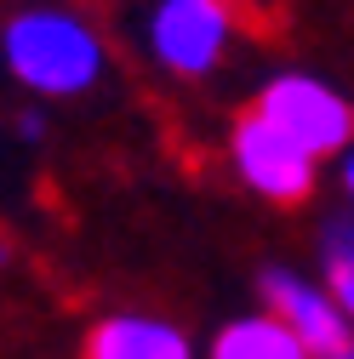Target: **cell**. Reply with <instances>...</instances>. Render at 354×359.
Listing matches in <instances>:
<instances>
[{"label": "cell", "mask_w": 354, "mask_h": 359, "mask_svg": "<svg viewBox=\"0 0 354 359\" xmlns=\"http://www.w3.org/2000/svg\"><path fill=\"white\" fill-rule=\"evenodd\" d=\"M0 63L34 97H80L103 80V40L69 6H23L0 29Z\"/></svg>", "instance_id": "cell-1"}, {"label": "cell", "mask_w": 354, "mask_h": 359, "mask_svg": "<svg viewBox=\"0 0 354 359\" xmlns=\"http://www.w3.org/2000/svg\"><path fill=\"white\" fill-rule=\"evenodd\" d=\"M235 29H240L235 0H155L143 18V46L166 74L206 80L229 57Z\"/></svg>", "instance_id": "cell-2"}, {"label": "cell", "mask_w": 354, "mask_h": 359, "mask_svg": "<svg viewBox=\"0 0 354 359\" xmlns=\"http://www.w3.org/2000/svg\"><path fill=\"white\" fill-rule=\"evenodd\" d=\"M229 165L235 177L269 205H303L308 194H315L320 183V160L308 154L297 137H286V131L275 120H263L257 109H246L229 131Z\"/></svg>", "instance_id": "cell-3"}, {"label": "cell", "mask_w": 354, "mask_h": 359, "mask_svg": "<svg viewBox=\"0 0 354 359\" xmlns=\"http://www.w3.org/2000/svg\"><path fill=\"white\" fill-rule=\"evenodd\" d=\"M251 109L263 120H275L286 137H297L315 160H326V154L343 160L354 149V103L320 74H275Z\"/></svg>", "instance_id": "cell-4"}, {"label": "cell", "mask_w": 354, "mask_h": 359, "mask_svg": "<svg viewBox=\"0 0 354 359\" xmlns=\"http://www.w3.org/2000/svg\"><path fill=\"white\" fill-rule=\"evenodd\" d=\"M257 297L275 320L291 325V337L315 353V359H337L354 348V325L348 313L337 308V297L320 285V280H303L291 268H263L257 274Z\"/></svg>", "instance_id": "cell-5"}, {"label": "cell", "mask_w": 354, "mask_h": 359, "mask_svg": "<svg viewBox=\"0 0 354 359\" xmlns=\"http://www.w3.org/2000/svg\"><path fill=\"white\" fill-rule=\"evenodd\" d=\"M80 359H200V348L160 313H103L86 331Z\"/></svg>", "instance_id": "cell-6"}, {"label": "cell", "mask_w": 354, "mask_h": 359, "mask_svg": "<svg viewBox=\"0 0 354 359\" xmlns=\"http://www.w3.org/2000/svg\"><path fill=\"white\" fill-rule=\"evenodd\" d=\"M206 359H315L286 320H275L269 308H257V313H240V320H229L223 331H217L206 342Z\"/></svg>", "instance_id": "cell-7"}, {"label": "cell", "mask_w": 354, "mask_h": 359, "mask_svg": "<svg viewBox=\"0 0 354 359\" xmlns=\"http://www.w3.org/2000/svg\"><path fill=\"white\" fill-rule=\"evenodd\" d=\"M320 285L337 297V308L354 325V217H332L320 229Z\"/></svg>", "instance_id": "cell-8"}, {"label": "cell", "mask_w": 354, "mask_h": 359, "mask_svg": "<svg viewBox=\"0 0 354 359\" xmlns=\"http://www.w3.org/2000/svg\"><path fill=\"white\" fill-rule=\"evenodd\" d=\"M337 177H343V200H348V211H354V149L337 160Z\"/></svg>", "instance_id": "cell-9"}, {"label": "cell", "mask_w": 354, "mask_h": 359, "mask_svg": "<svg viewBox=\"0 0 354 359\" xmlns=\"http://www.w3.org/2000/svg\"><path fill=\"white\" fill-rule=\"evenodd\" d=\"M337 359H354V348H348V353H337Z\"/></svg>", "instance_id": "cell-10"}]
</instances>
